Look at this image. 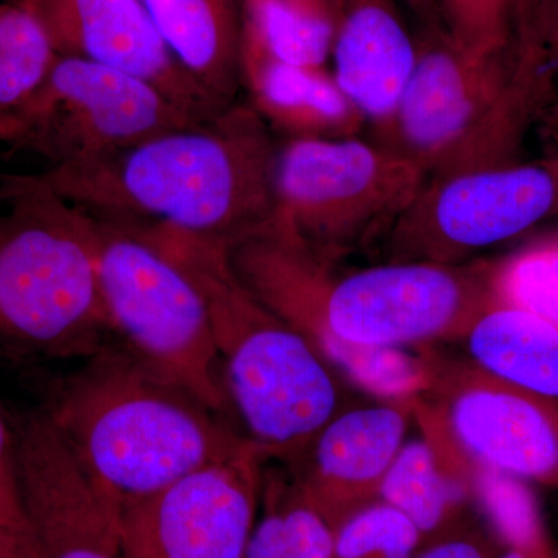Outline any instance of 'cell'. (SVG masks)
<instances>
[{"mask_svg":"<svg viewBox=\"0 0 558 558\" xmlns=\"http://www.w3.org/2000/svg\"><path fill=\"white\" fill-rule=\"evenodd\" d=\"M278 146L250 102L86 163L0 172L89 215L230 242L275 215Z\"/></svg>","mask_w":558,"mask_h":558,"instance_id":"cell-1","label":"cell"},{"mask_svg":"<svg viewBox=\"0 0 558 558\" xmlns=\"http://www.w3.org/2000/svg\"><path fill=\"white\" fill-rule=\"evenodd\" d=\"M43 411L119 513L247 440L123 344L83 360L51 387Z\"/></svg>","mask_w":558,"mask_h":558,"instance_id":"cell-2","label":"cell"},{"mask_svg":"<svg viewBox=\"0 0 558 558\" xmlns=\"http://www.w3.org/2000/svg\"><path fill=\"white\" fill-rule=\"evenodd\" d=\"M193 279L207 304L230 410L264 458L293 468L343 407L344 380L231 269L226 242L142 227Z\"/></svg>","mask_w":558,"mask_h":558,"instance_id":"cell-3","label":"cell"},{"mask_svg":"<svg viewBox=\"0 0 558 558\" xmlns=\"http://www.w3.org/2000/svg\"><path fill=\"white\" fill-rule=\"evenodd\" d=\"M110 336L89 215L0 178V351L86 360Z\"/></svg>","mask_w":558,"mask_h":558,"instance_id":"cell-4","label":"cell"},{"mask_svg":"<svg viewBox=\"0 0 558 558\" xmlns=\"http://www.w3.org/2000/svg\"><path fill=\"white\" fill-rule=\"evenodd\" d=\"M89 218L113 336L150 368L223 416L230 410L229 396L201 290L137 227Z\"/></svg>","mask_w":558,"mask_h":558,"instance_id":"cell-5","label":"cell"},{"mask_svg":"<svg viewBox=\"0 0 558 558\" xmlns=\"http://www.w3.org/2000/svg\"><path fill=\"white\" fill-rule=\"evenodd\" d=\"M427 182L422 165L384 143L288 140L278 150L275 213L337 264L381 244Z\"/></svg>","mask_w":558,"mask_h":558,"instance_id":"cell-6","label":"cell"},{"mask_svg":"<svg viewBox=\"0 0 558 558\" xmlns=\"http://www.w3.org/2000/svg\"><path fill=\"white\" fill-rule=\"evenodd\" d=\"M202 120L130 73L57 57L38 89L0 123V143L65 167Z\"/></svg>","mask_w":558,"mask_h":558,"instance_id":"cell-7","label":"cell"},{"mask_svg":"<svg viewBox=\"0 0 558 558\" xmlns=\"http://www.w3.org/2000/svg\"><path fill=\"white\" fill-rule=\"evenodd\" d=\"M558 218V156L428 179L389 231L385 260L464 264Z\"/></svg>","mask_w":558,"mask_h":558,"instance_id":"cell-8","label":"cell"},{"mask_svg":"<svg viewBox=\"0 0 558 558\" xmlns=\"http://www.w3.org/2000/svg\"><path fill=\"white\" fill-rule=\"evenodd\" d=\"M422 396L469 461L520 481L558 488V402L490 376L469 359L421 351Z\"/></svg>","mask_w":558,"mask_h":558,"instance_id":"cell-9","label":"cell"},{"mask_svg":"<svg viewBox=\"0 0 558 558\" xmlns=\"http://www.w3.org/2000/svg\"><path fill=\"white\" fill-rule=\"evenodd\" d=\"M266 462L247 439L226 458L121 510V558L244 557Z\"/></svg>","mask_w":558,"mask_h":558,"instance_id":"cell-10","label":"cell"},{"mask_svg":"<svg viewBox=\"0 0 558 558\" xmlns=\"http://www.w3.org/2000/svg\"><path fill=\"white\" fill-rule=\"evenodd\" d=\"M513 68V49H469L432 25L417 40V61L400 100L391 148L416 160L429 178L495 108Z\"/></svg>","mask_w":558,"mask_h":558,"instance_id":"cell-11","label":"cell"},{"mask_svg":"<svg viewBox=\"0 0 558 558\" xmlns=\"http://www.w3.org/2000/svg\"><path fill=\"white\" fill-rule=\"evenodd\" d=\"M35 558H121L119 512L92 486L43 410L14 421Z\"/></svg>","mask_w":558,"mask_h":558,"instance_id":"cell-12","label":"cell"},{"mask_svg":"<svg viewBox=\"0 0 558 558\" xmlns=\"http://www.w3.org/2000/svg\"><path fill=\"white\" fill-rule=\"evenodd\" d=\"M57 57L130 73L201 119L222 112L172 57L142 0H20Z\"/></svg>","mask_w":558,"mask_h":558,"instance_id":"cell-13","label":"cell"},{"mask_svg":"<svg viewBox=\"0 0 558 558\" xmlns=\"http://www.w3.org/2000/svg\"><path fill=\"white\" fill-rule=\"evenodd\" d=\"M416 400H384L341 410L312 440L303 458L286 468L333 531L379 501L381 483L407 442L411 422L416 421Z\"/></svg>","mask_w":558,"mask_h":558,"instance_id":"cell-14","label":"cell"},{"mask_svg":"<svg viewBox=\"0 0 558 558\" xmlns=\"http://www.w3.org/2000/svg\"><path fill=\"white\" fill-rule=\"evenodd\" d=\"M337 27L330 58L333 80L391 146L396 116L417 61V40L396 0H336Z\"/></svg>","mask_w":558,"mask_h":558,"instance_id":"cell-15","label":"cell"},{"mask_svg":"<svg viewBox=\"0 0 558 558\" xmlns=\"http://www.w3.org/2000/svg\"><path fill=\"white\" fill-rule=\"evenodd\" d=\"M241 80L250 105L288 140L359 137L366 121L326 68H301L271 57L242 27Z\"/></svg>","mask_w":558,"mask_h":558,"instance_id":"cell-16","label":"cell"},{"mask_svg":"<svg viewBox=\"0 0 558 558\" xmlns=\"http://www.w3.org/2000/svg\"><path fill=\"white\" fill-rule=\"evenodd\" d=\"M180 68L222 108L236 102L242 22L236 0H142Z\"/></svg>","mask_w":558,"mask_h":558,"instance_id":"cell-17","label":"cell"},{"mask_svg":"<svg viewBox=\"0 0 558 558\" xmlns=\"http://www.w3.org/2000/svg\"><path fill=\"white\" fill-rule=\"evenodd\" d=\"M462 340L478 368L558 402V326L497 300Z\"/></svg>","mask_w":558,"mask_h":558,"instance_id":"cell-18","label":"cell"},{"mask_svg":"<svg viewBox=\"0 0 558 558\" xmlns=\"http://www.w3.org/2000/svg\"><path fill=\"white\" fill-rule=\"evenodd\" d=\"M472 495L440 457L432 436L407 440L392 461L379 501L399 510L417 529L424 548L470 523L465 499Z\"/></svg>","mask_w":558,"mask_h":558,"instance_id":"cell-19","label":"cell"},{"mask_svg":"<svg viewBox=\"0 0 558 558\" xmlns=\"http://www.w3.org/2000/svg\"><path fill=\"white\" fill-rule=\"evenodd\" d=\"M242 27L271 57L325 68L336 38V0H242Z\"/></svg>","mask_w":558,"mask_h":558,"instance_id":"cell-20","label":"cell"},{"mask_svg":"<svg viewBox=\"0 0 558 558\" xmlns=\"http://www.w3.org/2000/svg\"><path fill=\"white\" fill-rule=\"evenodd\" d=\"M57 53L35 17L17 3H0V123L46 78Z\"/></svg>","mask_w":558,"mask_h":558,"instance_id":"cell-21","label":"cell"},{"mask_svg":"<svg viewBox=\"0 0 558 558\" xmlns=\"http://www.w3.org/2000/svg\"><path fill=\"white\" fill-rule=\"evenodd\" d=\"M492 290L501 303L558 326V236L492 260Z\"/></svg>","mask_w":558,"mask_h":558,"instance_id":"cell-22","label":"cell"},{"mask_svg":"<svg viewBox=\"0 0 558 558\" xmlns=\"http://www.w3.org/2000/svg\"><path fill=\"white\" fill-rule=\"evenodd\" d=\"M422 549L424 542L411 521L377 501L336 529L332 558H414Z\"/></svg>","mask_w":558,"mask_h":558,"instance_id":"cell-23","label":"cell"},{"mask_svg":"<svg viewBox=\"0 0 558 558\" xmlns=\"http://www.w3.org/2000/svg\"><path fill=\"white\" fill-rule=\"evenodd\" d=\"M450 38L483 51L512 50L519 0H435Z\"/></svg>","mask_w":558,"mask_h":558,"instance_id":"cell-24","label":"cell"},{"mask_svg":"<svg viewBox=\"0 0 558 558\" xmlns=\"http://www.w3.org/2000/svg\"><path fill=\"white\" fill-rule=\"evenodd\" d=\"M284 469V508L288 523L286 558H332L336 531L307 501Z\"/></svg>","mask_w":558,"mask_h":558,"instance_id":"cell-25","label":"cell"},{"mask_svg":"<svg viewBox=\"0 0 558 558\" xmlns=\"http://www.w3.org/2000/svg\"><path fill=\"white\" fill-rule=\"evenodd\" d=\"M284 469L264 470L263 498L242 558H286Z\"/></svg>","mask_w":558,"mask_h":558,"instance_id":"cell-26","label":"cell"},{"mask_svg":"<svg viewBox=\"0 0 558 558\" xmlns=\"http://www.w3.org/2000/svg\"><path fill=\"white\" fill-rule=\"evenodd\" d=\"M0 523L33 549L17 473L16 429L0 405Z\"/></svg>","mask_w":558,"mask_h":558,"instance_id":"cell-27","label":"cell"},{"mask_svg":"<svg viewBox=\"0 0 558 558\" xmlns=\"http://www.w3.org/2000/svg\"><path fill=\"white\" fill-rule=\"evenodd\" d=\"M505 545L497 535L470 521L449 537L421 550L414 558H495Z\"/></svg>","mask_w":558,"mask_h":558,"instance_id":"cell-28","label":"cell"},{"mask_svg":"<svg viewBox=\"0 0 558 558\" xmlns=\"http://www.w3.org/2000/svg\"><path fill=\"white\" fill-rule=\"evenodd\" d=\"M0 558H35V554L24 539L0 523Z\"/></svg>","mask_w":558,"mask_h":558,"instance_id":"cell-29","label":"cell"},{"mask_svg":"<svg viewBox=\"0 0 558 558\" xmlns=\"http://www.w3.org/2000/svg\"><path fill=\"white\" fill-rule=\"evenodd\" d=\"M400 2L405 3L421 20L427 22L428 27L440 25L439 11L435 0H400Z\"/></svg>","mask_w":558,"mask_h":558,"instance_id":"cell-30","label":"cell"},{"mask_svg":"<svg viewBox=\"0 0 558 558\" xmlns=\"http://www.w3.org/2000/svg\"><path fill=\"white\" fill-rule=\"evenodd\" d=\"M553 36L554 54L558 53V0H539Z\"/></svg>","mask_w":558,"mask_h":558,"instance_id":"cell-31","label":"cell"},{"mask_svg":"<svg viewBox=\"0 0 558 558\" xmlns=\"http://www.w3.org/2000/svg\"><path fill=\"white\" fill-rule=\"evenodd\" d=\"M495 558H554L537 556V554L529 553V550L519 548V546H505L501 553Z\"/></svg>","mask_w":558,"mask_h":558,"instance_id":"cell-32","label":"cell"},{"mask_svg":"<svg viewBox=\"0 0 558 558\" xmlns=\"http://www.w3.org/2000/svg\"><path fill=\"white\" fill-rule=\"evenodd\" d=\"M554 69H556V76L558 78V53L554 54Z\"/></svg>","mask_w":558,"mask_h":558,"instance_id":"cell-33","label":"cell"},{"mask_svg":"<svg viewBox=\"0 0 558 558\" xmlns=\"http://www.w3.org/2000/svg\"><path fill=\"white\" fill-rule=\"evenodd\" d=\"M558 558V557H557Z\"/></svg>","mask_w":558,"mask_h":558,"instance_id":"cell-34","label":"cell"}]
</instances>
